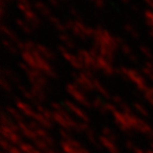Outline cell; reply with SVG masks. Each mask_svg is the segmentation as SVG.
Listing matches in <instances>:
<instances>
[{"mask_svg":"<svg viewBox=\"0 0 153 153\" xmlns=\"http://www.w3.org/2000/svg\"><path fill=\"white\" fill-rule=\"evenodd\" d=\"M94 46L97 49H108L113 52L116 51L119 45L116 42V37L113 36L108 30L98 26L95 28V34H94Z\"/></svg>","mask_w":153,"mask_h":153,"instance_id":"cell-1","label":"cell"},{"mask_svg":"<svg viewBox=\"0 0 153 153\" xmlns=\"http://www.w3.org/2000/svg\"><path fill=\"white\" fill-rule=\"evenodd\" d=\"M67 31L80 38L81 41H87L88 38H93L95 34V29L86 26L83 22H78L74 19H68L65 22Z\"/></svg>","mask_w":153,"mask_h":153,"instance_id":"cell-2","label":"cell"},{"mask_svg":"<svg viewBox=\"0 0 153 153\" xmlns=\"http://www.w3.org/2000/svg\"><path fill=\"white\" fill-rule=\"evenodd\" d=\"M17 7L19 9V11L24 14L25 20L28 22L30 26L33 29H37L41 27L42 25V20L41 18L37 16L35 12L32 9L31 4H26V3H18Z\"/></svg>","mask_w":153,"mask_h":153,"instance_id":"cell-3","label":"cell"},{"mask_svg":"<svg viewBox=\"0 0 153 153\" xmlns=\"http://www.w3.org/2000/svg\"><path fill=\"white\" fill-rule=\"evenodd\" d=\"M1 32H2L3 36H4L7 39H9V41H11L12 43H14L19 49L24 50L25 42L19 38V36L17 35L14 30H12V29L10 28L9 26H7V25H1Z\"/></svg>","mask_w":153,"mask_h":153,"instance_id":"cell-4","label":"cell"},{"mask_svg":"<svg viewBox=\"0 0 153 153\" xmlns=\"http://www.w3.org/2000/svg\"><path fill=\"white\" fill-rule=\"evenodd\" d=\"M34 9H35L42 16L46 17V18H49V17L52 15L50 7H48L46 3H44L43 1H39V0H37V1L34 2Z\"/></svg>","mask_w":153,"mask_h":153,"instance_id":"cell-5","label":"cell"},{"mask_svg":"<svg viewBox=\"0 0 153 153\" xmlns=\"http://www.w3.org/2000/svg\"><path fill=\"white\" fill-rule=\"evenodd\" d=\"M48 20L50 22V24L52 25V26L54 27V28L56 29V30L60 32V33H62V32H67V29H66V26H65V22H61L60 18H57L56 16H54V15H51V16L48 18Z\"/></svg>","mask_w":153,"mask_h":153,"instance_id":"cell-6","label":"cell"},{"mask_svg":"<svg viewBox=\"0 0 153 153\" xmlns=\"http://www.w3.org/2000/svg\"><path fill=\"white\" fill-rule=\"evenodd\" d=\"M15 24L17 25V27H18L20 30H22V32H25L26 34H32L34 31V29L32 28L30 25L28 24V22L25 20V19H22V18H16L15 19Z\"/></svg>","mask_w":153,"mask_h":153,"instance_id":"cell-7","label":"cell"},{"mask_svg":"<svg viewBox=\"0 0 153 153\" xmlns=\"http://www.w3.org/2000/svg\"><path fill=\"white\" fill-rule=\"evenodd\" d=\"M59 39L66 46L67 48H74L76 44H74V38L70 36V34H68L67 32H62L59 34Z\"/></svg>","mask_w":153,"mask_h":153,"instance_id":"cell-8","label":"cell"},{"mask_svg":"<svg viewBox=\"0 0 153 153\" xmlns=\"http://www.w3.org/2000/svg\"><path fill=\"white\" fill-rule=\"evenodd\" d=\"M59 50H60L61 53H62V54L64 55V56L66 57V59L68 61H69V62H71L72 64L76 65V66H79V65H80L79 60H78V59H76V57L74 56V55H72L71 53L69 52V51H67L66 48L62 47V46H59Z\"/></svg>","mask_w":153,"mask_h":153,"instance_id":"cell-9","label":"cell"},{"mask_svg":"<svg viewBox=\"0 0 153 153\" xmlns=\"http://www.w3.org/2000/svg\"><path fill=\"white\" fill-rule=\"evenodd\" d=\"M36 50H37V52L39 53V54L47 57V59H53L52 51H51L49 48L46 47V46L42 45V44H37V46H36Z\"/></svg>","mask_w":153,"mask_h":153,"instance_id":"cell-10","label":"cell"},{"mask_svg":"<svg viewBox=\"0 0 153 153\" xmlns=\"http://www.w3.org/2000/svg\"><path fill=\"white\" fill-rule=\"evenodd\" d=\"M123 28H124V30H126V31H127L128 33L132 36V37L135 38V39H138V38L140 37V35H139V32L137 31V29L135 28V26H133V25L130 24V22L124 24Z\"/></svg>","mask_w":153,"mask_h":153,"instance_id":"cell-11","label":"cell"},{"mask_svg":"<svg viewBox=\"0 0 153 153\" xmlns=\"http://www.w3.org/2000/svg\"><path fill=\"white\" fill-rule=\"evenodd\" d=\"M79 57L80 60L83 61L86 64H91V63H95L94 60V56L86 50H79Z\"/></svg>","mask_w":153,"mask_h":153,"instance_id":"cell-12","label":"cell"},{"mask_svg":"<svg viewBox=\"0 0 153 153\" xmlns=\"http://www.w3.org/2000/svg\"><path fill=\"white\" fill-rule=\"evenodd\" d=\"M143 16H145L146 24L150 28H153V10H146L143 12Z\"/></svg>","mask_w":153,"mask_h":153,"instance_id":"cell-13","label":"cell"},{"mask_svg":"<svg viewBox=\"0 0 153 153\" xmlns=\"http://www.w3.org/2000/svg\"><path fill=\"white\" fill-rule=\"evenodd\" d=\"M2 44L9 51H11V52H14V53L17 52V48L15 47L16 45H15L14 43H12L11 41H9V39H7L5 37L2 38Z\"/></svg>","mask_w":153,"mask_h":153,"instance_id":"cell-14","label":"cell"},{"mask_svg":"<svg viewBox=\"0 0 153 153\" xmlns=\"http://www.w3.org/2000/svg\"><path fill=\"white\" fill-rule=\"evenodd\" d=\"M69 12L72 16L74 17V20H78V22H83V17H82L81 13L74 7H69Z\"/></svg>","mask_w":153,"mask_h":153,"instance_id":"cell-15","label":"cell"},{"mask_svg":"<svg viewBox=\"0 0 153 153\" xmlns=\"http://www.w3.org/2000/svg\"><path fill=\"white\" fill-rule=\"evenodd\" d=\"M120 48H121V50H122V52H123V53H126V54H129V55H131L132 57H134V55L132 54L131 47H130V46L128 45L126 42H123V43L120 45Z\"/></svg>","mask_w":153,"mask_h":153,"instance_id":"cell-16","label":"cell"},{"mask_svg":"<svg viewBox=\"0 0 153 153\" xmlns=\"http://www.w3.org/2000/svg\"><path fill=\"white\" fill-rule=\"evenodd\" d=\"M139 49H140V51L143 53V54L146 55V56H148V57H151L152 56V52H151V50L149 49L147 46H145V45H141L140 47H139Z\"/></svg>","mask_w":153,"mask_h":153,"instance_id":"cell-17","label":"cell"},{"mask_svg":"<svg viewBox=\"0 0 153 153\" xmlns=\"http://www.w3.org/2000/svg\"><path fill=\"white\" fill-rule=\"evenodd\" d=\"M91 1H93L94 4L97 7H99V9L103 7V5H104V0H91Z\"/></svg>","mask_w":153,"mask_h":153,"instance_id":"cell-18","label":"cell"},{"mask_svg":"<svg viewBox=\"0 0 153 153\" xmlns=\"http://www.w3.org/2000/svg\"><path fill=\"white\" fill-rule=\"evenodd\" d=\"M131 9H132V11H133V12L137 13V14L140 12V7H139L137 4H132L131 5Z\"/></svg>","mask_w":153,"mask_h":153,"instance_id":"cell-19","label":"cell"},{"mask_svg":"<svg viewBox=\"0 0 153 153\" xmlns=\"http://www.w3.org/2000/svg\"><path fill=\"white\" fill-rule=\"evenodd\" d=\"M49 2L51 3V4L53 5V7H59V5L61 4V1L60 0H48Z\"/></svg>","mask_w":153,"mask_h":153,"instance_id":"cell-20","label":"cell"},{"mask_svg":"<svg viewBox=\"0 0 153 153\" xmlns=\"http://www.w3.org/2000/svg\"><path fill=\"white\" fill-rule=\"evenodd\" d=\"M17 1H18V3H26V4H30L29 0H17Z\"/></svg>","mask_w":153,"mask_h":153,"instance_id":"cell-21","label":"cell"},{"mask_svg":"<svg viewBox=\"0 0 153 153\" xmlns=\"http://www.w3.org/2000/svg\"><path fill=\"white\" fill-rule=\"evenodd\" d=\"M149 35L153 38V28H150V30H149Z\"/></svg>","mask_w":153,"mask_h":153,"instance_id":"cell-22","label":"cell"},{"mask_svg":"<svg viewBox=\"0 0 153 153\" xmlns=\"http://www.w3.org/2000/svg\"><path fill=\"white\" fill-rule=\"evenodd\" d=\"M143 1H145V2H146L147 4H149V5H151V3L153 2V0H143Z\"/></svg>","mask_w":153,"mask_h":153,"instance_id":"cell-23","label":"cell"},{"mask_svg":"<svg viewBox=\"0 0 153 153\" xmlns=\"http://www.w3.org/2000/svg\"><path fill=\"white\" fill-rule=\"evenodd\" d=\"M120 1H122L123 3H130L131 2V0H120Z\"/></svg>","mask_w":153,"mask_h":153,"instance_id":"cell-24","label":"cell"},{"mask_svg":"<svg viewBox=\"0 0 153 153\" xmlns=\"http://www.w3.org/2000/svg\"><path fill=\"white\" fill-rule=\"evenodd\" d=\"M1 1H3V2H4V1H11V0H1Z\"/></svg>","mask_w":153,"mask_h":153,"instance_id":"cell-25","label":"cell"},{"mask_svg":"<svg viewBox=\"0 0 153 153\" xmlns=\"http://www.w3.org/2000/svg\"><path fill=\"white\" fill-rule=\"evenodd\" d=\"M150 7H152V9H153V2L151 3V5H150Z\"/></svg>","mask_w":153,"mask_h":153,"instance_id":"cell-26","label":"cell"},{"mask_svg":"<svg viewBox=\"0 0 153 153\" xmlns=\"http://www.w3.org/2000/svg\"><path fill=\"white\" fill-rule=\"evenodd\" d=\"M60 1H65V0H60Z\"/></svg>","mask_w":153,"mask_h":153,"instance_id":"cell-27","label":"cell"}]
</instances>
